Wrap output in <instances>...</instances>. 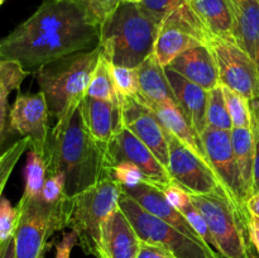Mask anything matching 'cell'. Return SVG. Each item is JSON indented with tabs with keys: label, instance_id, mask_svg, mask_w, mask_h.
<instances>
[{
	"label": "cell",
	"instance_id": "cell-13",
	"mask_svg": "<svg viewBox=\"0 0 259 258\" xmlns=\"http://www.w3.org/2000/svg\"><path fill=\"white\" fill-rule=\"evenodd\" d=\"M106 157H108L109 166L111 169L116 164L124 163V162L136 164L143 172L147 182H151L158 189H163L164 186L174 182L169 172L157 159L153 152L125 126H123L108 142Z\"/></svg>",
	"mask_w": 259,
	"mask_h": 258
},
{
	"label": "cell",
	"instance_id": "cell-3",
	"mask_svg": "<svg viewBox=\"0 0 259 258\" xmlns=\"http://www.w3.org/2000/svg\"><path fill=\"white\" fill-rule=\"evenodd\" d=\"M100 55L101 48L98 46L94 50L56 58L33 73L45 95L50 116L60 120L80 105Z\"/></svg>",
	"mask_w": 259,
	"mask_h": 258
},
{
	"label": "cell",
	"instance_id": "cell-23",
	"mask_svg": "<svg viewBox=\"0 0 259 258\" xmlns=\"http://www.w3.org/2000/svg\"><path fill=\"white\" fill-rule=\"evenodd\" d=\"M235 19V40L255 63L259 72V2L229 0Z\"/></svg>",
	"mask_w": 259,
	"mask_h": 258
},
{
	"label": "cell",
	"instance_id": "cell-8",
	"mask_svg": "<svg viewBox=\"0 0 259 258\" xmlns=\"http://www.w3.org/2000/svg\"><path fill=\"white\" fill-rule=\"evenodd\" d=\"M65 202L48 206L39 197L22 196L18 204L19 219L14 233L15 257L42 258L48 238L65 225Z\"/></svg>",
	"mask_w": 259,
	"mask_h": 258
},
{
	"label": "cell",
	"instance_id": "cell-28",
	"mask_svg": "<svg viewBox=\"0 0 259 258\" xmlns=\"http://www.w3.org/2000/svg\"><path fill=\"white\" fill-rule=\"evenodd\" d=\"M232 131L233 126L222 85L217 86L212 90L207 91V108H206V128Z\"/></svg>",
	"mask_w": 259,
	"mask_h": 258
},
{
	"label": "cell",
	"instance_id": "cell-27",
	"mask_svg": "<svg viewBox=\"0 0 259 258\" xmlns=\"http://www.w3.org/2000/svg\"><path fill=\"white\" fill-rule=\"evenodd\" d=\"M24 175L25 186L23 196L38 197L47 177V163H46L45 157L32 148L28 152Z\"/></svg>",
	"mask_w": 259,
	"mask_h": 258
},
{
	"label": "cell",
	"instance_id": "cell-20",
	"mask_svg": "<svg viewBox=\"0 0 259 258\" xmlns=\"http://www.w3.org/2000/svg\"><path fill=\"white\" fill-rule=\"evenodd\" d=\"M164 71L176 98L177 105L201 137V133L206 129L207 91L171 68L164 67Z\"/></svg>",
	"mask_w": 259,
	"mask_h": 258
},
{
	"label": "cell",
	"instance_id": "cell-50",
	"mask_svg": "<svg viewBox=\"0 0 259 258\" xmlns=\"http://www.w3.org/2000/svg\"><path fill=\"white\" fill-rule=\"evenodd\" d=\"M258 2H259V0H258Z\"/></svg>",
	"mask_w": 259,
	"mask_h": 258
},
{
	"label": "cell",
	"instance_id": "cell-46",
	"mask_svg": "<svg viewBox=\"0 0 259 258\" xmlns=\"http://www.w3.org/2000/svg\"><path fill=\"white\" fill-rule=\"evenodd\" d=\"M245 206H247V211L249 212V214L259 217V192L253 194L252 196L247 200Z\"/></svg>",
	"mask_w": 259,
	"mask_h": 258
},
{
	"label": "cell",
	"instance_id": "cell-38",
	"mask_svg": "<svg viewBox=\"0 0 259 258\" xmlns=\"http://www.w3.org/2000/svg\"><path fill=\"white\" fill-rule=\"evenodd\" d=\"M111 179L115 180L120 186H136V185L141 184V182L147 181L144 177L143 172L133 163H124L116 164L111 169Z\"/></svg>",
	"mask_w": 259,
	"mask_h": 258
},
{
	"label": "cell",
	"instance_id": "cell-26",
	"mask_svg": "<svg viewBox=\"0 0 259 258\" xmlns=\"http://www.w3.org/2000/svg\"><path fill=\"white\" fill-rule=\"evenodd\" d=\"M86 96L113 101V103H121V96H119L115 82H114L111 63L103 55V52H101L98 65L93 73Z\"/></svg>",
	"mask_w": 259,
	"mask_h": 258
},
{
	"label": "cell",
	"instance_id": "cell-43",
	"mask_svg": "<svg viewBox=\"0 0 259 258\" xmlns=\"http://www.w3.org/2000/svg\"><path fill=\"white\" fill-rule=\"evenodd\" d=\"M248 234L250 243L259 255V217L253 214L248 215Z\"/></svg>",
	"mask_w": 259,
	"mask_h": 258
},
{
	"label": "cell",
	"instance_id": "cell-14",
	"mask_svg": "<svg viewBox=\"0 0 259 258\" xmlns=\"http://www.w3.org/2000/svg\"><path fill=\"white\" fill-rule=\"evenodd\" d=\"M50 111L42 91L19 94L9 111L10 129L30 141V148L45 157L50 137Z\"/></svg>",
	"mask_w": 259,
	"mask_h": 258
},
{
	"label": "cell",
	"instance_id": "cell-17",
	"mask_svg": "<svg viewBox=\"0 0 259 258\" xmlns=\"http://www.w3.org/2000/svg\"><path fill=\"white\" fill-rule=\"evenodd\" d=\"M139 247L141 239L118 206L103 224L100 258H137Z\"/></svg>",
	"mask_w": 259,
	"mask_h": 258
},
{
	"label": "cell",
	"instance_id": "cell-15",
	"mask_svg": "<svg viewBox=\"0 0 259 258\" xmlns=\"http://www.w3.org/2000/svg\"><path fill=\"white\" fill-rule=\"evenodd\" d=\"M121 114L123 125L141 139L168 171V132L164 129L156 114L144 105L138 96H121Z\"/></svg>",
	"mask_w": 259,
	"mask_h": 258
},
{
	"label": "cell",
	"instance_id": "cell-35",
	"mask_svg": "<svg viewBox=\"0 0 259 258\" xmlns=\"http://www.w3.org/2000/svg\"><path fill=\"white\" fill-rule=\"evenodd\" d=\"M181 212L185 215V218H186L187 222L190 223V225L194 228V230L197 233V235H199V237L201 238L214 252H217V245H215V240L214 238H212L211 232H210L209 225H207L206 220L202 217L201 212H200L199 210L196 209V206L192 204L191 200H190L189 204L181 210Z\"/></svg>",
	"mask_w": 259,
	"mask_h": 258
},
{
	"label": "cell",
	"instance_id": "cell-45",
	"mask_svg": "<svg viewBox=\"0 0 259 258\" xmlns=\"http://www.w3.org/2000/svg\"><path fill=\"white\" fill-rule=\"evenodd\" d=\"M0 258H17L15 257L14 235L5 242L0 243Z\"/></svg>",
	"mask_w": 259,
	"mask_h": 258
},
{
	"label": "cell",
	"instance_id": "cell-7",
	"mask_svg": "<svg viewBox=\"0 0 259 258\" xmlns=\"http://www.w3.org/2000/svg\"><path fill=\"white\" fill-rule=\"evenodd\" d=\"M118 206L142 242L159 245L176 258H223L205 243L197 242L142 207L133 197L120 192Z\"/></svg>",
	"mask_w": 259,
	"mask_h": 258
},
{
	"label": "cell",
	"instance_id": "cell-33",
	"mask_svg": "<svg viewBox=\"0 0 259 258\" xmlns=\"http://www.w3.org/2000/svg\"><path fill=\"white\" fill-rule=\"evenodd\" d=\"M65 186L66 179L63 174L47 175L42 191L38 197L43 204L48 205V206H57L63 200L67 199L65 194Z\"/></svg>",
	"mask_w": 259,
	"mask_h": 258
},
{
	"label": "cell",
	"instance_id": "cell-29",
	"mask_svg": "<svg viewBox=\"0 0 259 258\" xmlns=\"http://www.w3.org/2000/svg\"><path fill=\"white\" fill-rule=\"evenodd\" d=\"M224 94L225 103H227L228 111L234 128H249L250 129V110L249 100L242 94L222 86Z\"/></svg>",
	"mask_w": 259,
	"mask_h": 258
},
{
	"label": "cell",
	"instance_id": "cell-41",
	"mask_svg": "<svg viewBox=\"0 0 259 258\" xmlns=\"http://www.w3.org/2000/svg\"><path fill=\"white\" fill-rule=\"evenodd\" d=\"M75 245H77V235L72 230L65 233L56 245V258H70L71 250Z\"/></svg>",
	"mask_w": 259,
	"mask_h": 258
},
{
	"label": "cell",
	"instance_id": "cell-34",
	"mask_svg": "<svg viewBox=\"0 0 259 258\" xmlns=\"http://www.w3.org/2000/svg\"><path fill=\"white\" fill-rule=\"evenodd\" d=\"M186 0H142L138 7L154 23L161 24L164 18L181 7Z\"/></svg>",
	"mask_w": 259,
	"mask_h": 258
},
{
	"label": "cell",
	"instance_id": "cell-9",
	"mask_svg": "<svg viewBox=\"0 0 259 258\" xmlns=\"http://www.w3.org/2000/svg\"><path fill=\"white\" fill-rule=\"evenodd\" d=\"M207 42L209 35L186 0L159 24L153 55L166 67L185 51Z\"/></svg>",
	"mask_w": 259,
	"mask_h": 258
},
{
	"label": "cell",
	"instance_id": "cell-32",
	"mask_svg": "<svg viewBox=\"0 0 259 258\" xmlns=\"http://www.w3.org/2000/svg\"><path fill=\"white\" fill-rule=\"evenodd\" d=\"M111 72L119 96L132 98L139 95V77L137 68L111 65Z\"/></svg>",
	"mask_w": 259,
	"mask_h": 258
},
{
	"label": "cell",
	"instance_id": "cell-2",
	"mask_svg": "<svg viewBox=\"0 0 259 258\" xmlns=\"http://www.w3.org/2000/svg\"><path fill=\"white\" fill-rule=\"evenodd\" d=\"M45 159L47 175H65L67 199L101 180L111 179L106 144L96 141L88 131L81 104L72 113L56 121V125L51 129Z\"/></svg>",
	"mask_w": 259,
	"mask_h": 258
},
{
	"label": "cell",
	"instance_id": "cell-48",
	"mask_svg": "<svg viewBox=\"0 0 259 258\" xmlns=\"http://www.w3.org/2000/svg\"><path fill=\"white\" fill-rule=\"evenodd\" d=\"M5 0H0V5H3V3H4Z\"/></svg>",
	"mask_w": 259,
	"mask_h": 258
},
{
	"label": "cell",
	"instance_id": "cell-5",
	"mask_svg": "<svg viewBox=\"0 0 259 258\" xmlns=\"http://www.w3.org/2000/svg\"><path fill=\"white\" fill-rule=\"evenodd\" d=\"M120 192L115 180L105 179L66 199V228L77 235V244L88 254L101 257V229L106 218L118 207Z\"/></svg>",
	"mask_w": 259,
	"mask_h": 258
},
{
	"label": "cell",
	"instance_id": "cell-47",
	"mask_svg": "<svg viewBox=\"0 0 259 258\" xmlns=\"http://www.w3.org/2000/svg\"><path fill=\"white\" fill-rule=\"evenodd\" d=\"M123 2L133 3V4H139V3H142V0H123Z\"/></svg>",
	"mask_w": 259,
	"mask_h": 258
},
{
	"label": "cell",
	"instance_id": "cell-31",
	"mask_svg": "<svg viewBox=\"0 0 259 258\" xmlns=\"http://www.w3.org/2000/svg\"><path fill=\"white\" fill-rule=\"evenodd\" d=\"M30 147V141L28 138H22L15 142L12 147L7 149L3 154H0V199L3 196V191L12 175L13 169L17 166L18 161L22 154Z\"/></svg>",
	"mask_w": 259,
	"mask_h": 258
},
{
	"label": "cell",
	"instance_id": "cell-4",
	"mask_svg": "<svg viewBox=\"0 0 259 258\" xmlns=\"http://www.w3.org/2000/svg\"><path fill=\"white\" fill-rule=\"evenodd\" d=\"M158 28L138 4L121 2L101 23L99 46L111 65L137 68L153 53Z\"/></svg>",
	"mask_w": 259,
	"mask_h": 258
},
{
	"label": "cell",
	"instance_id": "cell-24",
	"mask_svg": "<svg viewBox=\"0 0 259 258\" xmlns=\"http://www.w3.org/2000/svg\"><path fill=\"white\" fill-rule=\"evenodd\" d=\"M148 108L156 114L158 120L161 121V124L168 133L176 137L185 146L195 152L200 158L207 162L201 137L195 131L192 124L185 116L177 104H161V105H151Z\"/></svg>",
	"mask_w": 259,
	"mask_h": 258
},
{
	"label": "cell",
	"instance_id": "cell-30",
	"mask_svg": "<svg viewBox=\"0 0 259 258\" xmlns=\"http://www.w3.org/2000/svg\"><path fill=\"white\" fill-rule=\"evenodd\" d=\"M29 72L18 62L0 57V95H8L18 90Z\"/></svg>",
	"mask_w": 259,
	"mask_h": 258
},
{
	"label": "cell",
	"instance_id": "cell-12",
	"mask_svg": "<svg viewBox=\"0 0 259 258\" xmlns=\"http://www.w3.org/2000/svg\"><path fill=\"white\" fill-rule=\"evenodd\" d=\"M168 172L175 184L190 195H227L211 166L171 133H168Z\"/></svg>",
	"mask_w": 259,
	"mask_h": 258
},
{
	"label": "cell",
	"instance_id": "cell-11",
	"mask_svg": "<svg viewBox=\"0 0 259 258\" xmlns=\"http://www.w3.org/2000/svg\"><path fill=\"white\" fill-rule=\"evenodd\" d=\"M201 141L207 162L219 179L229 199L240 211L249 214L245 206L247 195L235 158L230 132L207 126L201 133Z\"/></svg>",
	"mask_w": 259,
	"mask_h": 258
},
{
	"label": "cell",
	"instance_id": "cell-44",
	"mask_svg": "<svg viewBox=\"0 0 259 258\" xmlns=\"http://www.w3.org/2000/svg\"><path fill=\"white\" fill-rule=\"evenodd\" d=\"M255 139V154H254V166H253V185L252 195L259 192V137ZM250 195V196H252Z\"/></svg>",
	"mask_w": 259,
	"mask_h": 258
},
{
	"label": "cell",
	"instance_id": "cell-25",
	"mask_svg": "<svg viewBox=\"0 0 259 258\" xmlns=\"http://www.w3.org/2000/svg\"><path fill=\"white\" fill-rule=\"evenodd\" d=\"M230 134H232L233 148H234L235 158H237L243 186H244L248 200L252 195L255 139L249 128H233L230 131Z\"/></svg>",
	"mask_w": 259,
	"mask_h": 258
},
{
	"label": "cell",
	"instance_id": "cell-49",
	"mask_svg": "<svg viewBox=\"0 0 259 258\" xmlns=\"http://www.w3.org/2000/svg\"><path fill=\"white\" fill-rule=\"evenodd\" d=\"M253 258H259V255H254V257H253Z\"/></svg>",
	"mask_w": 259,
	"mask_h": 258
},
{
	"label": "cell",
	"instance_id": "cell-16",
	"mask_svg": "<svg viewBox=\"0 0 259 258\" xmlns=\"http://www.w3.org/2000/svg\"><path fill=\"white\" fill-rule=\"evenodd\" d=\"M120 190L124 194L129 195L133 197L142 207L147 210L148 212L153 214L154 217L159 218V219L164 220L166 223L171 224L172 227L176 228L181 233H184L187 237L192 238V239L197 240V242L205 243L201 238L197 235L194 228L190 225L185 215L177 209H175L168 200L166 199L162 190L158 187L152 185L151 182H141V184L136 185V186H120ZM206 244V243H205ZM207 245V244H206Z\"/></svg>",
	"mask_w": 259,
	"mask_h": 258
},
{
	"label": "cell",
	"instance_id": "cell-42",
	"mask_svg": "<svg viewBox=\"0 0 259 258\" xmlns=\"http://www.w3.org/2000/svg\"><path fill=\"white\" fill-rule=\"evenodd\" d=\"M8 95H0V148L5 141L7 136V123H8Z\"/></svg>",
	"mask_w": 259,
	"mask_h": 258
},
{
	"label": "cell",
	"instance_id": "cell-22",
	"mask_svg": "<svg viewBox=\"0 0 259 258\" xmlns=\"http://www.w3.org/2000/svg\"><path fill=\"white\" fill-rule=\"evenodd\" d=\"M139 77V95L147 106L161 104H177L164 67L152 53L137 67Z\"/></svg>",
	"mask_w": 259,
	"mask_h": 258
},
{
	"label": "cell",
	"instance_id": "cell-6",
	"mask_svg": "<svg viewBox=\"0 0 259 258\" xmlns=\"http://www.w3.org/2000/svg\"><path fill=\"white\" fill-rule=\"evenodd\" d=\"M192 204L206 220L223 258H253L248 234V215L240 211L234 202L220 194L190 195Z\"/></svg>",
	"mask_w": 259,
	"mask_h": 258
},
{
	"label": "cell",
	"instance_id": "cell-36",
	"mask_svg": "<svg viewBox=\"0 0 259 258\" xmlns=\"http://www.w3.org/2000/svg\"><path fill=\"white\" fill-rule=\"evenodd\" d=\"M86 13L99 27L105 22L123 0H78Z\"/></svg>",
	"mask_w": 259,
	"mask_h": 258
},
{
	"label": "cell",
	"instance_id": "cell-19",
	"mask_svg": "<svg viewBox=\"0 0 259 258\" xmlns=\"http://www.w3.org/2000/svg\"><path fill=\"white\" fill-rule=\"evenodd\" d=\"M83 121L91 136L98 142H108L123 128L121 103L85 96L81 103Z\"/></svg>",
	"mask_w": 259,
	"mask_h": 258
},
{
	"label": "cell",
	"instance_id": "cell-37",
	"mask_svg": "<svg viewBox=\"0 0 259 258\" xmlns=\"http://www.w3.org/2000/svg\"><path fill=\"white\" fill-rule=\"evenodd\" d=\"M19 211L18 207L10 204L7 197L0 199V243L5 242L14 235L17 229Z\"/></svg>",
	"mask_w": 259,
	"mask_h": 258
},
{
	"label": "cell",
	"instance_id": "cell-10",
	"mask_svg": "<svg viewBox=\"0 0 259 258\" xmlns=\"http://www.w3.org/2000/svg\"><path fill=\"white\" fill-rule=\"evenodd\" d=\"M207 46L214 55L222 86L252 100L259 96V72L255 63L237 42L210 38Z\"/></svg>",
	"mask_w": 259,
	"mask_h": 258
},
{
	"label": "cell",
	"instance_id": "cell-1",
	"mask_svg": "<svg viewBox=\"0 0 259 258\" xmlns=\"http://www.w3.org/2000/svg\"><path fill=\"white\" fill-rule=\"evenodd\" d=\"M100 27L78 0H46L27 20L0 39V57L34 73L43 65L81 51L94 50Z\"/></svg>",
	"mask_w": 259,
	"mask_h": 258
},
{
	"label": "cell",
	"instance_id": "cell-39",
	"mask_svg": "<svg viewBox=\"0 0 259 258\" xmlns=\"http://www.w3.org/2000/svg\"><path fill=\"white\" fill-rule=\"evenodd\" d=\"M159 190H162V192L164 194L166 199L168 200L169 204H171L175 209L179 210V211H181V210L189 204L190 200H191L190 199L189 192L185 191L184 189H181V187H180L179 185L175 184V182H171L169 185L164 186L163 189Z\"/></svg>",
	"mask_w": 259,
	"mask_h": 258
},
{
	"label": "cell",
	"instance_id": "cell-18",
	"mask_svg": "<svg viewBox=\"0 0 259 258\" xmlns=\"http://www.w3.org/2000/svg\"><path fill=\"white\" fill-rule=\"evenodd\" d=\"M166 67L180 73L191 82L201 86L206 91L220 85L214 55L206 45H200L185 51Z\"/></svg>",
	"mask_w": 259,
	"mask_h": 258
},
{
	"label": "cell",
	"instance_id": "cell-40",
	"mask_svg": "<svg viewBox=\"0 0 259 258\" xmlns=\"http://www.w3.org/2000/svg\"><path fill=\"white\" fill-rule=\"evenodd\" d=\"M137 258H176L169 250L159 247V245L151 244V243L142 242L139 247V252Z\"/></svg>",
	"mask_w": 259,
	"mask_h": 258
},
{
	"label": "cell",
	"instance_id": "cell-21",
	"mask_svg": "<svg viewBox=\"0 0 259 258\" xmlns=\"http://www.w3.org/2000/svg\"><path fill=\"white\" fill-rule=\"evenodd\" d=\"M210 38L235 40V19L229 0H187Z\"/></svg>",
	"mask_w": 259,
	"mask_h": 258
}]
</instances>
